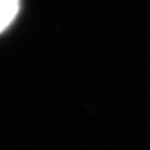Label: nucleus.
Returning a JSON list of instances; mask_svg holds the SVG:
<instances>
[{
    "instance_id": "f257e3e1",
    "label": "nucleus",
    "mask_w": 150,
    "mask_h": 150,
    "mask_svg": "<svg viewBox=\"0 0 150 150\" xmlns=\"http://www.w3.org/2000/svg\"><path fill=\"white\" fill-rule=\"evenodd\" d=\"M19 4L16 0H0V33H3L14 21L19 13Z\"/></svg>"
}]
</instances>
